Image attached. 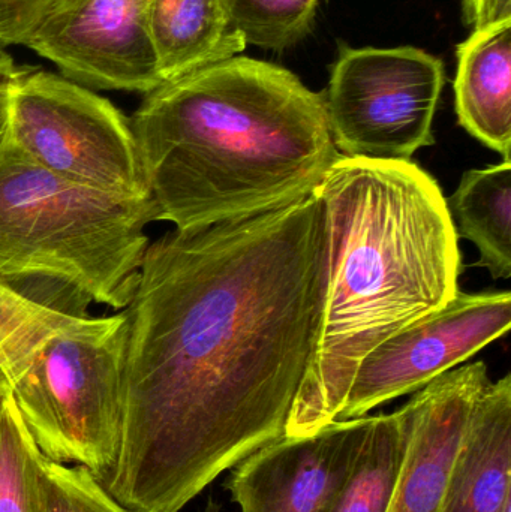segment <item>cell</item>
<instances>
[{
    "instance_id": "277c9868",
    "label": "cell",
    "mask_w": 511,
    "mask_h": 512,
    "mask_svg": "<svg viewBox=\"0 0 511 512\" xmlns=\"http://www.w3.org/2000/svg\"><path fill=\"white\" fill-rule=\"evenodd\" d=\"M158 221L149 198L120 197L63 179L0 140V277L47 280L125 309Z\"/></svg>"
},
{
    "instance_id": "484cf974",
    "label": "cell",
    "mask_w": 511,
    "mask_h": 512,
    "mask_svg": "<svg viewBox=\"0 0 511 512\" xmlns=\"http://www.w3.org/2000/svg\"><path fill=\"white\" fill-rule=\"evenodd\" d=\"M507 512H511V510H510V511H507Z\"/></svg>"
},
{
    "instance_id": "ac0fdd59",
    "label": "cell",
    "mask_w": 511,
    "mask_h": 512,
    "mask_svg": "<svg viewBox=\"0 0 511 512\" xmlns=\"http://www.w3.org/2000/svg\"><path fill=\"white\" fill-rule=\"evenodd\" d=\"M225 2L246 44L281 53L311 35L321 0Z\"/></svg>"
},
{
    "instance_id": "2e32d148",
    "label": "cell",
    "mask_w": 511,
    "mask_h": 512,
    "mask_svg": "<svg viewBox=\"0 0 511 512\" xmlns=\"http://www.w3.org/2000/svg\"><path fill=\"white\" fill-rule=\"evenodd\" d=\"M407 450L401 414L378 415L353 474L327 512H387Z\"/></svg>"
},
{
    "instance_id": "30bf717a",
    "label": "cell",
    "mask_w": 511,
    "mask_h": 512,
    "mask_svg": "<svg viewBox=\"0 0 511 512\" xmlns=\"http://www.w3.org/2000/svg\"><path fill=\"white\" fill-rule=\"evenodd\" d=\"M375 417L336 420L282 436L234 466L227 481L242 512H327L353 474Z\"/></svg>"
},
{
    "instance_id": "ffe728a7",
    "label": "cell",
    "mask_w": 511,
    "mask_h": 512,
    "mask_svg": "<svg viewBox=\"0 0 511 512\" xmlns=\"http://www.w3.org/2000/svg\"><path fill=\"white\" fill-rule=\"evenodd\" d=\"M56 0H0V47L23 45Z\"/></svg>"
},
{
    "instance_id": "3957f363",
    "label": "cell",
    "mask_w": 511,
    "mask_h": 512,
    "mask_svg": "<svg viewBox=\"0 0 511 512\" xmlns=\"http://www.w3.org/2000/svg\"><path fill=\"white\" fill-rule=\"evenodd\" d=\"M315 194L327 276L317 343L284 436L338 420L360 361L458 294V234L437 180L413 161L341 156Z\"/></svg>"
},
{
    "instance_id": "603a6c76",
    "label": "cell",
    "mask_w": 511,
    "mask_h": 512,
    "mask_svg": "<svg viewBox=\"0 0 511 512\" xmlns=\"http://www.w3.org/2000/svg\"><path fill=\"white\" fill-rule=\"evenodd\" d=\"M0 390L11 391L12 393L11 381H9L8 373H6L2 361H0Z\"/></svg>"
},
{
    "instance_id": "9a60e30c",
    "label": "cell",
    "mask_w": 511,
    "mask_h": 512,
    "mask_svg": "<svg viewBox=\"0 0 511 512\" xmlns=\"http://www.w3.org/2000/svg\"><path fill=\"white\" fill-rule=\"evenodd\" d=\"M458 237L480 252L477 267L494 279L511 276V161L470 170L447 200Z\"/></svg>"
},
{
    "instance_id": "d4e9b609",
    "label": "cell",
    "mask_w": 511,
    "mask_h": 512,
    "mask_svg": "<svg viewBox=\"0 0 511 512\" xmlns=\"http://www.w3.org/2000/svg\"><path fill=\"white\" fill-rule=\"evenodd\" d=\"M11 396V391L0 390V418H2L3 409H5L6 400Z\"/></svg>"
},
{
    "instance_id": "7c38bea8",
    "label": "cell",
    "mask_w": 511,
    "mask_h": 512,
    "mask_svg": "<svg viewBox=\"0 0 511 512\" xmlns=\"http://www.w3.org/2000/svg\"><path fill=\"white\" fill-rule=\"evenodd\" d=\"M511 510V375L491 382L474 405L456 451L443 512Z\"/></svg>"
},
{
    "instance_id": "ba28073f",
    "label": "cell",
    "mask_w": 511,
    "mask_h": 512,
    "mask_svg": "<svg viewBox=\"0 0 511 512\" xmlns=\"http://www.w3.org/2000/svg\"><path fill=\"white\" fill-rule=\"evenodd\" d=\"M510 322V292H458L443 309L396 331L360 361L338 420L365 417L422 390L504 336Z\"/></svg>"
},
{
    "instance_id": "5b68a950",
    "label": "cell",
    "mask_w": 511,
    "mask_h": 512,
    "mask_svg": "<svg viewBox=\"0 0 511 512\" xmlns=\"http://www.w3.org/2000/svg\"><path fill=\"white\" fill-rule=\"evenodd\" d=\"M128 316L74 315L45 339L12 397L42 456L101 480L117 460Z\"/></svg>"
},
{
    "instance_id": "7a4b0ae2",
    "label": "cell",
    "mask_w": 511,
    "mask_h": 512,
    "mask_svg": "<svg viewBox=\"0 0 511 512\" xmlns=\"http://www.w3.org/2000/svg\"><path fill=\"white\" fill-rule=\"evenodd\" d=\"M158 221L176 230L254 218L317 191L341 153L324 92L234 56L165 81L131 119Z\"/></svg>"
},
{
    "instance_id": "8992f818",
    "label": "cell",
    "mask_w": 511,
    "mask_h": 512,
    "mask_svg": "<svg viewBox=\"0 0 511 512\" xmlns=\"http://www.w3.org/2000/svg\"><path fill=\"white\" fill-rule=\"evenodd\" d=\"M5 137L51 173L120 197L149 198L131 119L62 75L23 68Z\"/></svg>"
},
{
    "instance_id": "52a82bcc",
    "label": "cell",
    "mask_w": 511,
    "mask_h": 512,
    "mask_svg": "<svg viewBox=\"0 0 511 512\" xmlns=\"http://www.w3.org/2000/svg\"><path fill=\"white\" fill-rule=\"evenodd\" d=\"M444 84L443 60L420 48L339 45L324 90L336 149L348 158L411 161L435 143Z\"/></svg>"
},
{
    "instance_id": "8fae6325",
    "label": "cell",
    "mask_w": 511,
    "mask_h": 512,
    "mask_svg": "<svg viewBox=\"0 0 511 512\" xmlns=\"http://www.w3.org/2000/svg\"><path fill=\"white\" fill-rule=\"evenodd\" d=\"M491 379L485 363L449 370L399 409L407 450L387 512H443L456 451Z\"/></svg>"
},
{
    "instance_id": "5bb4252c",
    "label": "cell",
    "mask_w": 511,
    "mask_h": 512,
    "mask_svg": "<svg viewBox=\"0 0 511 512\" xmlns=\"http://www.w3.org/2000/svg\"><path fill=\"white\" fill-rule=\"evenodd\" d=\"M149 33L162 83L248 47L225 0H152Z\"/></svg>"
},
{
    "instance_id": "cb8c5ba5",
    "label": "cell",
    "mask_w": 511,
    "mask_h": 512,
    "mask_svg": "<svg viewBox=\"0 0 511 512\" xmlns=\"http://www.w3.org/2000/svg\"><path fill=\"white\" fill-rule=\"evenodd\" d=\"M200 512H222L221 505H219L218 502L213 501V499H209L207 504L204 505L203 510Z\"/></svg>"
},
{
    "instance_id": "44dd1931",
    "label": "cell",
    "mask_w": 511,
    "mask_h": 512,
    "mask_svg": "<svg viewBox=\"0 0 511 512\" xmlns=\"http://www.w3.org/2000/svg\"><path fill=\"white\" fill-rule=\"evenodd\" d=\"M465 24L473 30L511 20V0H462Z\"/></svg>"
},
{
    "instance_id": "4fadbf2b",
    "label": "cell",
    "mask_w": 511,
    "mask_h": 512,
    "mask_svg": "<svg viewBox=\"0 0 511 512\" xmlns=\"http://www.w3.org/2000/svg\"><path fill=\"white\" fill-rule=\"evenodd\" d=\"M456 57L459 125L511 161V20L473 30Z\"/></svg>"
},
{
    "instance_id": "e0dca14e",
    "label": "cell",
    "mask_w": 511,
    "mask_h": 512,
    "mask_svg": "<svg viewBox=\"0 0 511 512\" xmlns=\"http://www.w3.org/2000/svg\"><path fill=\"white\" fill-rule=\"evenodd\" d=\"M42 457L11 393L0 418V512H45Z\"/></svg>"
},
{
    "instance_id": "d6986e66",
    "label": "cell",
    "mask_w": 511,
    "mask_h": 512,
    "mask_svg": "<svg viewBox=\"0 0 511 512\" xmlns=\"http://www.w3.org/2000/svg\"><path fill=\"white\" fill-rule=\"evenodd\" d=\"M45 512H129L83 466H66L42 457Z\"/></svg>"
},
{
    "instance_id": "6da1fadb",
    "label": "cell",
    "mask_w": 511,
    "mask_h": 512,
    "mask_svg": "<svg viewBox=\"0 0 511 512\" xmlns=\"http://www.w3.org/2000/svg\"><path fill=\"white\" fill-rule=\"evenodd\" d=\"M327 276L317 194L150 243L126 307L123 423L98 480L129 512H180L285 435Z\"/></svg>"
},
{
    "instance_id": "7402d4cb",
    "label": "cell",
    "mask_w": 511,
    "mask_h": 512,
    "mask_svg": "<svg viewBox=\"0 0 511 512\" xmlns=\"http://www.w3.org/2000/svg\"><path fill=\"white\" fill-rule=\"evenodd\" d=\"M21 71L23 66H18L9 54L0 51V140L8 129L12 84Z\"/></svg>"
},
{
    "instance_id": "9c48e42d",
    "label": "cell",
    "mask_w": 511,
    "mask_h": 512,
    "mask_svg": "<svg viewBox=\"0 0 511 512\" xmlns=\"http://www.w3.org/2000/svg\"><path fill=\"white\" fill-rule=\"evenodd\" d=\"M150 2L56 0L23 45L87 89L147 95L162 84L150 42Z\"/></svg>"
}]
</instances>
